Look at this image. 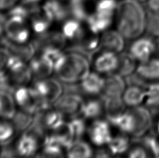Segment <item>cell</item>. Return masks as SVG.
Instances as JSON below:
<instances>
[{"label": "cell", "instance_id": "1", "mask_svg": "<svg viewBox=\"0 0 159 158\" xmlns=\"http://www.w3.org/2000/svg\"><path fill=\"white\" fill-rule=\"evenodd\" d=\"M147 15L143 3L138 0H119L116 13L117 30L126 40L133 41L147 31Z\"/></svg>", "mask_w": 159, "mask_h": 158}, {"label": "cell", "instance_id": "2", "mask_svg": "<svg viewBox=\"0 0 159 158\" xmlns=\"http://www.w3.org/2000/svg\"><path fill=\"white\" fill-rule=\"evenodd\" d=\"M90 59L82 54L68 51L60 68L55 72L63 84H78L90 72Z\"/></svg>", "mask_w": 159, "mask_h": 158}, {"label": "cell", "instance_id": "3", "mask_svg": "<svg viewBox=\"0 0 159 158\" xmlns=\"http://www.w3.org/2000/svg\"><path fill=\"white\" fill-rule=\"evenodd\" d=\"M13 97L20 109L35 116L51 108L33 87L20 86L15 89Z\"/></svg>", "mask_w": 159, "mask_h": 158}, {"label": "cell", "instance_id": "4", "mask_svg": "<svg viewBox=\"0 0 159 158\" xmlns=\"http://www.w3.org/2000/svg\"><path fill=\"white\" fill-rule=\"evenodd\" d=\"M32 87L52 107L64 94L63 83L58 79L51 77L35 80Z\"/></svg>", "mask_w": 159, "mask_h": 158}, {"label": "cell", "instance_id": "5", "mask_svg": "<svg viewBox=\"0 0 159 158\" xmlns=\"http://www.w3.org/2000/svg\"><path fill=\"white\" fill-rule=\"evenodd\" d=\"M88 29V28H87ZM68 51L77 52L86 56L89 59H92L96 54L101 50L100 35L96 34L88 29L68 47Z\"/></svg>", "mask_w": 159, "mask_h": 158}, {"label": "cell", "instance_id": "6", "mask_svg": "<svg viewBox=\"0 0 159 158\" xmlns=\"http://www.w3.org/2000/svg\"><path fill=\"white\" fill-rule=\"evenodd\" d=\"M84 100L82 95L75 92H64L61 96L54 103L53 107L66 117L73 118L81 116Z\"/></svg>", "mask_w": 159, "mask_h": 158}, {"label": "cell", "instance_id": "7", "mask_svg": "<svg viewBox=\"0 0 159 158\" xmlns=\"http://www.w3.org/2000/svg\"><path fill=\"white\" fill-rule=\"evenodd\" d=\"M31 27L25 20L8 18L5 28V37L13 43L22 44L30 42Z\"/></svg>", "mask_w": 159, "mask_h": 158}, {"label": "cell", "instance_id": "8", "mask_svg": "<svg viewBox=\"0 0 159 158\" xmlns=\"http://www.w3.org/2000/svg\"><path fill=\"white\" fill-rule=\"evenodd\" d=\"M135 119V129L132 133L134 141L140 140L148 134L153 124L152 114L147 107L138 106L129 109Z\"/></svg>", "mask_w": 159, "mask_h": 158}, {"label": "cell", "instance_id": "9", "mask_svg": "<svg viewBox=\"0 0 159 158\" xmlns=\"http://www.w3.org/2000/svg\"><path fill=\"white\" fill-rule=\"evenodd\" d=\"M108 121L97 118L93 121L87 128V134L92 144L103 147L108 144L112 137L111 128Z\"/></svg>", "mask_w": 159, "mask_h": 158}, {"label": "cell", "instance_id": "10", "mask_svg": "<svg viewBox=\"0 0 159 158\" xmlns=\"http://www.w3.org/2000/svg\"><path fill=\"white\" fill-rule=\"evenodd\" d=\"M41 140L30 132L22 133L14 145L17 156L22 158L35 157L41 146Z\"/></svg>", "mask_w": 159, "mask_h": 158}, {"label": "cell", "instance_id": "11", "mask_svg": "<svg viewBox=\"0 0 159 158\" xmlns=\"http://www.w3.org/2000/svg\"><path fill=\"white\" fill-rule=\"evenodd\" d=\"M93 66L99 74L108 75L117 71L119 64V55L108 50H101L93 56Z\"/></svg>", "mask_w": 159, "mask_h": 158}, {"label": "cell", "instance_id": "12", "mask_svg": "<svg viewBox=\"0 0 159 158\" xmlns=\"http://www.w3.org/2000/svg\"><path fill=\"white\" fill-rule=\"evenodd\" d=\"M155 42L151 37L140 36L133 40L129 47V52L134 57L136 61L144 62L154 55Z\"/></svg>", "mask_w": 159, "mask_h": 158}, {"label": "cell", "instance_id": "13", "mask_svg": "<svg viewBox=\"0 0 159 158\" xmlns=\"http://www.w3.org/2000/svg\"><path fill=\"white\" fill-rule=\"evenodd\" d=\"M126 86V81L124 77L117 72L106 75V77H104V86L101 94V98L122 97Z\"/></svg>", "mask_w": 159, "mask_h": 158}, {"label": "cell", "instance_id": "14", "mask_svg": "<svg viewBox=\"0 0 159 158\" xmlns=\"http://www.w3.org/2000/svg\"><path fill=\"white\" fill-rule=\"evenodd\" d=\"M35 45L37 52H41L47 47H55L64 50L69 43L66 38L64 37L61 32H51L41 36H37V38L33 42Z\"/></svg>", "mask_w": 159, "mask_h": 158}, {"label": "cell", "instance_id": "15", "mask_svg": "<svg viewBox=\"0 0 159 158\" xmlns=\"http://www.w3.org/2000/svg\"><path fill=\"white\" fill-rule=\"evenodd\" d=\"M0 43L8 50L11 55L18 56L25 62H29L36 56L37 50L33 42H28L26 43L18 44L13 43L5 37L0 38Z\"/></svg>", "mask_w": 159, "mask_h": 158}, {"label": "cell", "instance_id": "16", "mask_svg": "<svg viewBox=\"0 0 159 158\" xmlns=\"http://www.w3.org/2000/svg\"><path fill=\"white\" fill-rule=\"evenodd\" d=\"M101 50H108L117 54L124 52L125 38L117 30L108 29L101 33Z\"/></svg>", "mask_w": 159, "mask_h": 158}, {"label": "cell", "instance_id": "17", "mask_svg": "<svg viewBox=\"0 0 159 158\" xmlns=\"http://www.w3.org/2000/svg\"><path fill=\"white\" fill-rule=\"evenodd\" d=\"M43 4L41 11L52 22H63L67 19L69 13L61 0H47Z\"/></svg>", "mask_w": 159, "mask_h": 158}, {"label": "cell", "instance_id": "18", "mask_svg": "<svg viewBox=\"0 0 159 158\" xmlns=\"http://www.w3.org/2000/svg\"><path fill=\"white\" fill-rule=\"evenodd\" d=\"M83 94L95 96L101 95L104 86V77L97 72H91L80 82Z\"/></svg>", "mask_w": 159, "mask_h": 158}, {"label": "cell", "instance_id": "19", "mask_svg": "<svg viewBox=\"0 0 159 158\" xmlns=\"http://www.w3.org/2000/svg\"><path fill=\"white\" fill-rule=\"evenodd\" d=\"M114 21H115V18L103 15L93 12L88 16L85 22L88 29L96 34H100L110 29V27H111Z\"/></svg>", "mask_w": 159, "mask_h": 158}, {"label": "cell", "instance_id": "20", "mask_svg": "<svg viewBox=\"0 0 159 158\" xmlns=\"http://www.w3.org/2000/svg\"><path fill=\"white\" fill-rule=\"evenodd\" d=\"M135 72L147 82L159 80V58L149 59V60L140 62Z\"/></svg>", "mask_w": 159, "mask_h": 158}, {"label": "cell", "instance_id": "21", "mask_svg": "<svg viewBox=\"0 0 159 158\" xmlns=\"http://www.w3.org/2000/svg\"><path fill=\"white\" fill-rule=\"evenodd\" d=\"M66 150V158H93L94 152L89 143L83 139H76Z\"/></svg>", "mask_w": 159, "mask_h": 158}, {"label": "cell", "instance_id": "22", "mask_svg": "<svg viewBox=\"0 0 159 158\" xmlns=\"http://www.w3.org/2000/svg\"><path fill=\"white\" fill-rule=\"evenodd\" d=\"M106 119L115 128L124 134H132L135 129V119L129 110L116 116L107 118Z\"/></svg>", "mask_w": 159, "mask_h": 158}, {"label": "cell", "instance_id": "23", "mask_svg": "<svg viewBox=\"0 0 159 158\" xmlns=\"http://www.w3.org/2000/svg\"><path fill=\"white\" fill-rule=\"evenodd\" d=\"M146 98V89L138 85H129L122 95V99L126 106L135 107L140 106Z\"/></svg>", "mask_w": 159, "mask_h": 158}, {"label": "cell", "instance_id": "24", "mask_svg": "<svg viewBox=\"0 0 159 158\" xmlns=\"http://www.w3.org/2000/svg\"><path fill=\"white\" fill-rule=\"evenodd\" d=\"M16 100L13 93L7 91H0V118L12 119L18 111Z\"/></svg>", "mask_w": 159, "mask_h": 158}, {"label": "cell", "instance_id": "25", "mask_svg": "<svg viewBox=\"0 0 159 158\" xmlns=\"http://www.w3.org/2000/svg\"><path fill=\"white\" fill-rule=\"evenodd\" d=\"M28 63L33 78H35V80L50 77L52 72H55L41 55L35 56Z\"/></svg>", "mask_w": 159, "mask_h": 158}, {"label": "cell", "instance_id": "26", "mask_svg": "<svg viewBox=\"0 0 159 158\" xmlns=\"http://www.w3.org/2000/svg\"><path fill=\"white\" fill-rule=\"evenodd\" d=\"M84 31L82 22L72 18L63 22L61 32L68 41L73 43L80 37Z\"/></svg>", "mask_w": 159, "mask_h": 158}, {"label": "cell", "instance_id": "27", "mask_svg": "<svg viewBox=\"0 0 159 158\" xmlns=\"http://www.w3.org/2000/svg\"><path fill=\"white\" fill-rule=\"evenodd\" d=\"M104 113L103 100L92 98L84 100L82 108L81 116L85 119H97Z\"/></svg>", "mask_w": 159, "mask_h": 158}, {"label": "cell", "instance_id": "28", "mask_svg": "<svg viewBox=\"0 0 159 158\" xmlns=\"http://www.w3.org/2000/svg\"><path fill=\"white\" fill-rule=\"evenodd\" d=\"M66 116L58 110L48 109L41 113V118L46 129L54 131L62 126L66 122L65 120Z\"/></svg>", "mask_w": 159, "mask_h": 158}, {"label": "cell", "instance_id": "29", "mask_svg": "<svg viewBox=\"0 0 159 158\" xmlns=\"http://www.w3.org/2000/svg\"><path fill=\"white\" fill-rule=\"evenodd\" d=\"M40 55L52 68L55 72L60 68L66 58V53L63 52V50L55 47L45 48L41 52Z\"/></svg>", "mask_w": 159, "mask_h": 158}, {"label": "cell", "instance_id": "30", "mask_svg": "<svg viewBox=\"0 0 159 158\" xmlns=\"http://www.w3.org/2000/svg\"><path fill=\"white\" fill-rule=\"evenodd\" d=\"M136 59L129 52L119 54V64L117 72L126 78L135 73L137 69Z\"/></svg>", "mask_w": 159, "mask_h": 158}, {"label": "cell", "instance_id": "31", "mask_svg": "<svg viewBox=\"0 0 159 158\" xmlns=\"http://www.w3.org/2000/svg\"><path fill=\"white\" fill-rule=\"evenodd\" d=\"M30 27L33 32L37 36L44 34L50 31V28L52 22L45 16L41 11V13H37L31 15Z\"/></svg>", "mask_w": 159, "mask_h": 158}, {"label": "cell", "instance_id": "32", "mask_svg": "<svg viewBox=\"0 0 159 158\" xmlns=\"http://www.w3.org/2000/svg\"><path fill=\"white\" fill-rule=\"evenodd\" d=\"M103 100L104 107V113L106 118L116 116L126 111V105L122 97L107 98Z\"/></svg>", "mask_w": 159, "mask_h": 158}, {"label": "cell", "instance_id": "33", "mask_svg": "<svg viewBox=\"0 0 159 158\" xmlns=\"http://www.w3.org/2000/svg\"><path fill=\"white\" fill-rule=\"evenodd\" d=\"M107 146V149L112 156H119L126 153L130 146V140L124 134L112 137Z\"/></svg>", "mask_w": 159, "mask_h": 158}, {"label": "cell", "instance_id": "34", "mask_svg": "<svg viewBox=\"0 0 159 158\" xmlns=\"http://www.w3.org/2000/svg\"><path fill=\"white\" fill-rule=\"evenodd\" d=\"M34 118V116L20 109L17 111L11 121L15 127L17 133L20 132L22 134L29 129L33 123Z\"/></svg>", "mask_w": 159, "mask_h": 158}, {"label": "cell", "instance_id": "35", "mask_svg": "<svg viewBox=\"0 0 159 158\" xmlns=\"http://www.w3.org/2000/svg\"><path fill=\"white\" fill-rule=\"evenodd\" d=\"M17 132L9 120H0V147L12 143Z\"/></svg>", "mask_w": 159, "mask_h": 158}, {"label": "cell", "instance_id": "36", "mask_svg": "<svg viewBox=\"0 0 159 158\" xmlns=\"http://www.w3.org/2000/svg\"><path fill=\"white\" fill-rule=\"evenodd\" d=\"M145 105L152 110L159 109V82L153 81L146 86Z\"/></svg>", "mask_w": 159, "mask_h": 158}, {"label": "cell", "instance_id": "37", "mask_svg": "<svg viewBox=\"0 0 159 158\" xmlns=\"http://www.w3.org/2000/svg\"><path fill=\"white\" fill-rule=\"evenodd\" d=\"M67 125L75 140L82 139L83 135L87 132V128L85 118L80 116L70 118L67 121Z\"/></svg>", "mask_w": 159, "mask_h": 158}, {"label": "cell", "instance_id": "38", "mask_svg": "<svg viewBox=\"0 0 159 158\" xmlns=\"http://www.w3.org/2000/svg\"><path fill=\"white\" fill-rule=\"evenodd\" d=\"M147 32L152 37H159V13H152L148 16Z\"/></svg>", "mask_w": 159, "mask_h": 158}, {"label": "cell", "instance_id": "39", "mask_svg": "<svg viewBox=\"0 0 159 158\" xmlns=\"http://www.w3.org/2000/svg\"><path fill=\"white\" fill-rule=\"evenodd\" d=\"M0 91H10L13 94V89L11 86L9 78L5 70L0 69Z\"/></svg>", "mask_w": 159, "mask_h": 158}, {"label": "cell", "instance_id": "40", "mask_svg": "<svg viewBox=\"0 0 159 158\" xmlns=\"http://www.w3.org/2000/svg\"><path fill=\"white\" fill-rule=\"evenodd\" d=\"M128 158H148L146 148L137 146L130 151Z\"/></svg>", "mask_w": 159, "mask_h": 158}, {"label": "cell", "instance_id": "41", "mask_svg": "<svg viewBox=\"0 0 159 158\" xmlns=\"http://www.w3.org/2000/svg\"><path fill=\"white\" fill-rule=\"evenodd\" d=\"M19 2L20 0H0V11H8Z\"/></svg>", "mask_w": 159, "mask_h": 158}, {"label": "cell", "instance_id": "42", "mask_svg": "<svg viewBox=\"0 0 159 158\" xmlns=\"http://www.w3.org/2000/svg\"><path fill=\"white\" fill-rule=\"evenodd\" d=\"M36 158H64L62 153H54L41 150L36 156Z\"/></svg>", "mask_w": 159, "mask_h": 158}, {"label": "cell", "instance_id": "43", "mask_svg": "<svg viewBox=\"0 0 159 158\" xmlns=\"http://www.w3.org/2000/svg\"><path fill=\"white\" fill-rule=\"evenodd\" d=\"M111 155L108 149L100 147V148H98L97 151L94 153L93 158H110Z\"/></svg>", "mask_w": 159, "mask_h": 158}, {"label": "cell", "instance_id": "44", "mask_svg": "<svg viewBox=\"0 0 159 158\" xmlns=\"http://www.w3.org/2000/svg\"><path fill=\"white\" fill-rule=\"evenodd\" d=\"M8 20L7 15L0 11V38L3 37L5 33V28Z\"/></svg>", "mask_w": 159, "mask_h": 158}, {"label": "cell", "instance_id": "45", "mask_svg": "<svg viewBox=\"0 0 159 158\" xmlns=\"http://www.w3.org/2000/svg\"><path fill=\"white\" fill-rule=\"evenodd\" d=\"M147 5L152 13H159V0H147Z\"/></svg>", "mask_w": 159, "mask_h": 158}, {"label": "cell", "instance_id": "46", "mask_svg": "<svg viewBox=\"0 0 159 158\" xmlns=\"http://www.w3.org/2000/svg\"><path fill=\"white\" fill-rule=\"evenodd\" d=\"M44 0H20V2H21L22 4H24L26 7L28 6H35L43 2Z\"/></svg>", "mask_w": 159, "mask_h": 158}, {"label": "cell", "instance_id": "47", "mask_svg": "<svg viewBox=\"0 0 159 158\" xmlns=\"http://www.w3.org/2000/svg\"><path fill=\"white\" fill-rule=\"evenodd\" d=\"M155 42V52L154 55H157L158 58H159V37L156 38Z\"/></svg>", "mask_w": 159, "mask_h": 158}, {"label": "cell", "instance_id": "48", "mask_svg": "<svg viewBox=\"0 0 159 158\" xmlns=\"http://www.w3.org/2000/svg\"><path fill=\"white\" fill-rule=\"evenodd\" d=\"M138 1L140 2H142V3H144V2H147V0H138Z\"/></svg>", "mask_w": 159, "mask_h": 158}, {"label": "cell", "instance_id": "49", "mask_svg": "<svg viewBox=\"0 0 159 158\" xmlns=\"http://www.w3.org/2000/svg\"><path fill=\"white\" fill-rule=\"evenodd\" d=\"M157 132H158V134H159V122H158V125H157Z\"/></svg>", "mask_w": 159, "mask_h": 158}, {"label": "cell", "instance_id": "50", "mask_svg": "<svg viewBox=\"0 0 159 158\" xmlns=\"http://www.w3.org/2000/svg\"><path fill=\"white\" fill-rule=\"evenodd\" d=\"M13 158H22V157H13Z\"/></svg>", "mask_w": 159, "mask_h": 158}, {"label": "cell", "instance_id": "51", "mask_svg": "<svg viewBox=\"0 0 159 158\" xmlns=\"http://www.w3.org/2000/svg\"><path fill=\"white\" fill-rule=\"evenodd\" d=\"M0 47H1V43H0Z\"/></svg>", "mask_w": 159, "mask_h": 158}]
</instances>
